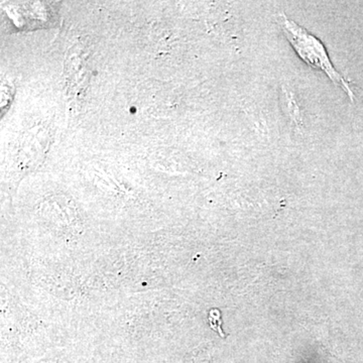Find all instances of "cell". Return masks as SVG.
<instances>
[{
    "label": "cell",
    "mask_w": 363,
    "mask_h": 363,
    "mask_svg": "<svg viewBox=\"0 0 363 363\" xmlns=\"http://www.w3.org/2000/svg\"><path fill=\"white\" fill-rule=\"evenodd\" d=\"M220 319L221 315L219 310H211V311H210L209 322L212 329L218 331L221 336H224L223 331H222L221 329L222 321Z\"/></svg>",
    "instance_id": "2"
},
{
    "label": "cell",
    "mask_w": 363,
    "mask_h": 363,
    "mask_svg": "<svg viewBox=\"0 0 363 363\" xmlns=\"http://www.w3.org/2000/svg\"><path fill=\"white\" fill-rule=\"evenodd\" d=\"M281 25L286 38L303 61L312 68L323 71L335 84L340 86L347 92L351 100L354 99V95L350 85L332 65L323 44L306 28L298 26L285 16H281Z\"/></svg>",
    "instance_id": "1"
}]
</instances>
